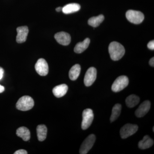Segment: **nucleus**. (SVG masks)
Returning a JSON list of instances; mask_svg holds the SVG:
<instances>
[{
	"label": "nucleus",
	"mask_w": 154,
	"mask_h": 154,
	"mask_svg": "<svg viewBox=\"0 0 154 154\" xmlns=\"http://www.w3.org/2000/svg\"><path fill=\"white\" fill-rule=\"evenodd\" d=\"M97 76V70L94 67L90 68L85 75L84 78V83L87 87H90L96 81Z\"/></svg>",
	"instance_id": "8"
},
{
	"label": "nucleus",
	"mask_w": 154,
	"mask_h": 154,
	"mask_svg": "<svg viewBox=\"0 0 154 154\" xmlns=\"http://www.w3.org/2000/svg\"><path fill=\"white\" fill-rule=\"evenodd\" d=\"M17 42L19 43H23L27 40L29 30L27 26H21L18 27L17 29Z\"/></svg>",
	"instance_id": "11"
},
{
	"label": "nucleus",
	"mask_w": 154,
	"mask_h": 154,
	"mask_svg": "<svg viewBox=\"0 0 154 154\" xmlns=\"http://www.w3.org/2000/svg\"><path fill=\"white\" fill-rule=\"evenodd\" d=\"M96 137L94 134H90L84 141L80 147L79 153L81 154H86L94 146Z\"/></svg>",
	"instance_id": "6"
},
{
	"label": "nucleus",
	"mask_w": 154,
	"mask_h": 154,
	"mask_svg": "<svg viewBox=\"0 0 154 154\" xmlns=\"http://www.w3.org/2000/svg\"><path fill=\"white\" fill-rule=\"evenodd\" d=\"M68 90V87L66 84H62L56 86L53 89V93L55 97L61 98L66 94Z\"/></svg>",
	"instance_id": "13"
},
{
	"label": "nucleus",
	"mask_w": 154,
	"mask_h": 154,
	"mask_svg": "<svg viewBox=\"0 0 154 154\" xmlns=\"http://www.w3.org/2000/svg\"><path fill=\"white\" fill-rule=\"evenodd\" d=\"M37 137L39 141H43L46 139L47 133V128L44 125H38L36 128Z\"/></svg>",
	"instance_id": "18"
},
{
	"label": "nucleus",
	"mask_w": 154,
	"mask_h": 154,
	"mask_svg": "<svg viewBox=\"0 0 154 154\" xmlns=\"http://www.w3.org/2000/svg\"><path fill=\"white\" fill-rule=\"evenodd\" d=\"M54 38L58 43L63 45H68L71 40L70 35L68 33L63 31L58 32L55 34Z\"/></svg>",
	"instance_id": "10"
},
{
	"label": "nucleus",
	"mask_w": 154,
	"mask_h": 154,
	"mask_svg": "<svg viewBox=\"0 0 154 154\" xmlns=\"http://www.w3.org/2000/svg\"><path fill=\"white\" fill-rule=\"evenodd\" d=\"M140 98L135 95H130L125 100V103L127 106L130 108H132V107H135L139 103Z\"/></svg>",
	"instance_id": "20"
},
{
	"label": "nucleus",
	"mask_w": 154,
	"mask_h": 154,
	"mask_svg": "<svg viewBox=\"0 0 154 154\" xmlns=\"http://www.w3.org/2000/svg\"><path fill=\"white\" fill-rule=\"evenodd\" d=\"M36 72L41 76L46 75L48 72V66L46 61L43 58L39 59L35 66Z\"/></svg>",
	"instance_id": "9"
},
{
	"label": "nucleus",
	"mask_w": 154,
	"mask_h": 154,
	"mask_svg": "<svg viewBox=\"0 0 154 154\" xmlns=\"http://www.w3.org/2000/svg\"><path fill=\"white\" fill-rule=\"evenodd\" d=\"M138 129L137 125L127 124L125 125L120 129V134L122 138L126 139L134 134Z\"/></svg>",
	"instance_id": "7"
},
{
	"label": "nucleus",
	"mask_w": 154,
	"mask_h": 154,
	"mask_svg": "<svg viewBox=\"0 0 154 154\" xmlns=\"http://www.w3.org/2000/svg\"><path fill=\"white\" fill-rule=\"evenodd\" d=\"M154 141L148 135H145L139 142L138 147L141 149H146L152 147Z\"/></svg>",
	"instance_id": "14"
},
{
	"label": "nucleus",
	"mask_w": 154,
	"mask_h": 154,
	"mask_svg": "<svg viewBox=\"0 0 154 154\" xmlns=\"http://www.w3.org/2000/svg\"><path fill=\"white\" fill-rule=\"evenodd\" d=\"M154 127H153V132L154 131Z\"/></svg>",
	"instance_id": "30"
},
{
	"label": "nucleus",
	"mask_w": 154,
	"mask_h": 154,
	"mask_svg": "<svg viewBox=\"0 0 154 154\" xmlns=\"http://www.w3.org/2000/svg\"><path fill=\"white\" fill-rule=\"evenodd\" d=\"M3 75H4V73H0V80H1L2 79Z\"/></svg>",
	"instance_id": "29"
},
{
	"label": "nucleus",
	"mask_w": 154,
	"mask_h": 154,
	"mask_svg": "<svg viewBox=\"0 0 154 154\" xmlns=\"http://www.w3.org/2000/svg\"><path fill=\"white\" fill-rule=\"evenodd\" d=\"M5 87H4V86L0 85V94H1V93H3V92L5 91Z\"/></svg>",
	"instance_id": "26"
},
{
	"label": "nucleus",
	"mask_w": 154,
	"mask_h": 154,
	"mask_svg": "<svg viewBox=\"0 0 154 154\" xmlns=\"http://www.w3.org/2000/svg\"><path fill=\"white\" fill-rule=\"evenodd\" d=\"M121 109L122 106L120 104H116L113 106L110 118L111 122L115 121L118 118L121 113Z\"/></svg>",
	"instance_id": "22"
},
{
	"label": "nucleus",
	"mask_w": 154,
	"mask_h": 154,
	"mask_svg": "<svg viewBox=\"0 0 154 154\" xmlns=\"http://www.w3.org/2000/svg\"><path fill=\"white\" fill-rule=\"evenodd\" d=\"M34 102L33 99L29 96H22L18 100L16 105L18 110L27 111L33 108Z\"/></svg>",
	"instance_id": "2"
},
{
	"label": "nucleus",
	"mask_w": 154,
	"mask_h": 154,
	"mask_svg": "<svg viewBox=\"0 0 154 154\" xmlns=\"http://www.w3.org/2000/svg\"><path fill=\"white\" fill-rule=\"evenodd\" d=\"M105 19L103 15H99L98 17H91L88 20V24L94 28L98 27L102 23Z\"/></svg>",
	"instance_id": "21"
},
{
	"label": "nucleus",
	"mask_w": 154,
	"mask_h": 154,
	"mask_svg": "<svg viewBox=\"0 0 154 154\" xmlns=\"http://www.w3.org/2000/svg\"><path fill=\"white\" fill-rule=\"evenodd\" d=\"M150 65L151 66L154 67V58L153 57L150 60L149 62Z\"/></svg>",
	"instance_id": "25"
},
{
	"label": "nucleus",
	"mask_w": 154,
	"mask_h": 154,
	"mask_svg": "<svg viewBox=\"0 0 154 154\" xmlns=\"http://www.w3.org/2000/svg\"><path fill=\"white\" fill-rule=\"evenodd\" d=\"M14 154H27L28 152L24 149H20L14 152Z\"/></svg>",
	"instance_id": "24"
},
{
	"label": "nucleus",
	"mask_w": 154,
	"mask_h": 154,
	"mask_svg": "<svg viewBox=\"0 0 154 154\" xmlns=\"http://www.w3.org/2000/svg\"><path fill=\"white\" fill-rule=\"evenodd\" d=\"M82 129L86 130L91 126L94 120V114L93 110L90 108L84 110L82 113Z\"/></svg>",
	"instance_id": "5"
},
{
	"label": "nucleus",
	"mask_w": 154,
	"mask_h": 154,
	"mask_svg": "<svg viewBox=\"0 0 154 154\" xmlns=\"http://www.w3.org/2000/svg\"><path fill=\"white\" fill-rule=\"evenodd\" d=\"M17 134L18 137L22 138L25 141H27L30 140V131L25 127H21L17 129Z\"/></svg>",
	"instance_id": "16"
},
{
	"label": "nucleus",
	"mask_w": 154,
	"mask_h": 154,
	"mask_svg": "<svg viewBox=\"0 0 154 154\" xmlns=\"http://www.w3.org/2000/svg\"><path fill=\"white\" fill-rule=\"evenodd\" d=\"M56 11L57 12H60L61 11H62V8H61V7H59V8H57L56 9Z\"/></svg>",
	"instance_id": "27"
},
{
	"label": "nucleus",
	"mask_w": 154,
	"mask_h": 154,
	"mask_svg": "<svg viewBox=\"0 0 154 154\" xmlns=\"http://www.w3.org/2000/svg\"><path fill=\"white\" fill-rule=\"evenodd\" d=\"M129 84V80L126 76H120L114 81L111 87L112 91L114 92H120L127 87Z\"/></svg>",
	"instance_id": "3"
},
{
	"label": "nucleus",
	"mask_w": 154,
	"mask_h": 154,
	"mask_svg": "<svg viewBox=\"0 0 154 154\" xmlns=\"http://www.w3.org/2000/svg\"><path fill=\"white\" fill-rule=\"evenodd\" d=\"M0 73H4V69L2 68L1 67H0Z\"/></svg>",
	"instance_id": "28"
},
{
	"label": "nucleus",
	"mask_w": 154,
	"mask_h": 154,
	"mask_svg": "<svg viewBox=\"0 0 154 154\" xmlns=\"http://www.w3.org/2000/svg\"><path fill=\"white\" fill-rule=\"evenodd\" d=\"M108 51L110 58L114 61L119 60L125 53V49L123 45L117 42H113L110 43Z\"/></svg>",
	"instance_id": "1"
},
{
	"label": "nucleus",
	"mask_w": 154,
	"mask_h": 154,
	"mask_svg": "<svg viewBox=\"0 0 154 154\" xmlns=\"http://www.w3.org/2000/svg\"><path fill=\"white\" fill-rule=\"evenodd\" d=\"M151 107V103L149 101L146 100L143 102L138 108L136 110L135 114L137 117H143L149 112Z\"/></svg>",
	"instance_id": "12"
},
{
	"label": "nucleus",
	"mask_w": 154,
	"mask_h": 154,
	"mask_svg": "<svg viewBox=\"0 0 154 154\" xmlns=\"http://www.w3.org/2000/svg\"><path fill=\"white\" fill-rule=\"evenodd\" d=\"M126 17L130 22L134 24H140L144 19V16L142 12L134 10L127 11Z\"/></svg>",
	"instance_id": "4"
},
{
	"label": "nucleus",
	"mask_w": 154,
	"mask_h": 154,
	"mask_svg": "<svg viewBox=\"0 0 154 154\" xmlns=\"http://www.w3.org/2000/svg\"><path fill=\"white\" fill-rule=\"evenodd\" d=\"M90 42V38H86L82 42L77 43L74 48L75 52L78 54L84 52L89 46Z\"/></svg>",
	"instance_id": "17"
},
{
	"label": "nucleus",
	"mask_w": 154,
	"mask_h": 154,
	"mask_svg": "<svg viewBox=\"0 0 154 154\" xmlns=\"http://www.w3.org/2000/svg\"><path fill=\"white\" fill-rule=\"evenodd\" d=\"M81 68L80 65L73 66L69 72V77L72 81H75L78 79L81 72Z\"/></svg>",
	"instance_id": "19"
},
{
	"label": "nucleus",
	"mask_w": 154,
	"mask_h": 154,
	"mask_svg": "<svg viewBox=\"0 0 154 154\" xmlns=\"http://www.w3.org/2000/svg\"><path fill=\"white\" fill-rule=\"evenodd\" d=\"M147 47L149 49L154 50V41L152 40L149 42L147 45Z\"/></svg>",
	"instance_id": "23"
},
{
	"label": "nucleus",
	"mask_w": 154,
	"mask_h": 154,
	"mask_svg": "<svg viewBox=\"0 0 154 154\" xmlns=\"http://www.w3.org/2000/svg\"><path fill=\"white\" fill-rule=\"evenodd\" d=\"M81 9V6L79 4L76 3H71L68 4L62 8L63 12L64 14H70L75 13L79 11Z\"/></svg>",
	"instance_id": "15"
}]
</instances>
